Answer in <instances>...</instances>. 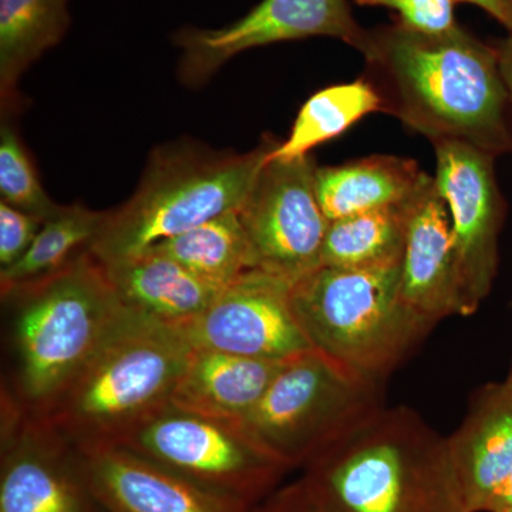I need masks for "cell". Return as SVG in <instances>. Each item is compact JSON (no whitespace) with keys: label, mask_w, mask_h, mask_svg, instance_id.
Segmentation results:
<instances>
[{"label":"cell","mask_w":512,"mask_h":512,"mask_svg":"<svg viewBox=\"0 0 512 512\" xmlns=\"http://www.w3.org/2000/svg\"><path fill=\"white\" fill-rule=\"evenodd\" d=\"M366 80L392 114L431 143L512 153V111L495 46L458 26L424 35L402 23L369 30Z\"/></svg>","instance_id":"1"},{"label":"cell","mask_w":512,"mask_h":512,"mask_svg":"<svg viewBox=\"0 0 512 512\" xmlns=\"http://www.w3.org/2000/svg\"><path fill=\"white\" fill-rule=\"evenodd\" d=\"M9 315V372L2 392L46 416L127 309L87 249L57 274L2 295Z\"/></svg>","instance_id":"2"},{"label":"cell","mask_w":512,"mask_h":512,"mask_svg":"<svg viewBox=\"0 0 512 512\" xmlns=\"http://www.w3.org/2000/svg\"><path fill=\"white\" fill-rule=\"evenodd\" d=\"M299 480L326 512H468L446 437L406 406L380 409Z\"/></svg>","instance_id":"3"},{"label":"cell","mask_w":512,"mask_h":512,"mask_svg":"<svg viewBox=\"0 0 512 512\" xmlns=\"http://www.w3.org/2000/svg\"><path fill=\"white\" fill-rule=\"evenodd\" d=\"M191 350L181 329L127 309L45 417L80 450L121 446L170 406Z\"/></svg>","instance_id":"4"},{"label":"cell","mask_w":512,"mask_h":512,"mask_svg":"<svg viewBox=\"0 0 512 512\" xmlns=\"http://www.w3.org/2000/svg\"><path fill=\"white\" fill-rule=\"evenodd\" d=\"M400 274L402 261L320 265L293 282V313L312 349L356 375L386 382L434 329L403 301Z\"/></svg>","instance_id":"5"},{"label":"cell","mask_w":512,"mask_h":512,"mask_svg":"<svg viewBox=\"0 0 512 512\" xmlns=\"http://www.w3.org/2000/svg\"><path fill=\"white\" fill-rule=\"evenodd\" d=\"M275 144L269 138L247 154L191 144L158 148L133 197L107 212L90 252L101 264H113L239 211Z\"/></svg>","instance_id":"6"},{"label":"cell","mask_w":512,"mask_h":512,"mask_svg":"<svg viewBox=\"0 0 512 512\" xmlns=\"http://www.w3.org/2000/svg\"><path fill=\"white\" fill-rule=\"evenodd\" d=\"M383 386L308 350L282 363L241 423L288 471L303 470L383 409Z\"/></svg>","instance_id":"7"},{"label":"cell","mask_w":512,"mask_h":512,"mask_svg":"<svg viewBox=\"0 0 512 512\" xmlns=\"http://www.w3.org/2000/svg\"><path fill=\"white\" fill-rule=\"evenodd\" d=\"M121 447L251 508L274 493L289 473L241 421L215 419L173 404L141 424Z\"/></svg>","instance_id":"8"},{"label":"cell","mask_w":512,"mask_h":512,"mask_svg":"<svg viewBox=\"0 0 512 512\" xmlns=\"http://www.w3.org/2000/svg\"><path fill=\"white\" fill-rule=\"evenodd\" d=\"M0 403V512H107L82 450L47 417Z\"/></svg>","instance_id":"9"},{"label":"cell","mask_w":512,"mask_h":512,"mask_svg":"<svg viewBox=\"0 0 512 512\" xmlns=\"http://www.w3.org/2000/svg\"><path fill=\"white\" fill-rule=\"evenodd\" d=\"M316 170L311 156L266 161L238 211L252 269L293 284L322 265L330 221L316 197Z\"/></svg>","instance_id":"10"},{"label":"cell","mask_w":512,"mask_h":512,"mask_svg":"<svg viewBox=\"0 0 512 512\" xmlns=\"http://www.w3.org/2000/svg\"><path fill=\"white\" fill-rule=\"evenodd\" d=\"M437 190L446 202L467 316L474 315L493 289L500 265V235L507 204L495 175V158L461 143L439 141Z\"/></svg>","instance_id":"11"},{"label":"cell","mask_w":512,"mask_h":512,"mask_svg":"<svg viewBox=\"0 0 512 512\" xmlns=\"http://www.w3.org/2000/svg\"><path fill=\"white\" fill-rule=\"evenodd\" d=\"M316 36L342 40L362 53L369 30L357 23L348 0H262L225 28L181 30L175 39L183 50L180 76L198 86L245 50Z\"/></svg>","instance_id":"12"},{"label":"cell","mask_w":512,"mask_h":512,"mask_svg":"<svg viewBox=\"0 0 512 512\" xmlns=\"http://www.w3.org/2000/svg\"><path fill=\"white\" fill-rule=\"evenodd\" d=\"M292 282L249 269L181 329L194 349L285 362L312 350L292 309Z\"/></svg>","instance_id":"13"},{"label":"cell","mask_w":512,"mask_h":512,"mask_svg":"<svg viewBox=\"0 0 512 512\" xmlns=\"http://www.w3.org/2000/svg\"><path fill=\"white\" fill-rule=\"evenodd\" d=\"M403 301L433 328L450 316H467L446 202L434 177L403 204Z\"/></svg>","instance_id":"14"},{"label":"cell","mask_w":512,"mask_h":512,"mask_svg":"<svg viewBox=\"0 0 512 512\" xmlns=\"http://www.w3.org/2000/svg\"><path fill=\"white\" fill-rule=\"evenodd\" d=\"M107 512H251L241 501L202 487L121 446L82 450Z\"/></svg>","instance_id":"15"},{"label":"cell","mask_w":512,"mask_h":512,"mask_svg":"<svg viewBox=\"0 0 512 512\" xmlns=\"http://www.w3.org/2000/svg\"><path fill=\"white\" fill-rule=\"evenodd\" d=\"M448 456L468 512H484L512 468V382L484 384L446 437Z\"/></svg>","instance_id":"16"},{"label":"cell","mask_w":512,"mask_h":512,"mask_svg":"<svg viewBox=\"0 0 512 512\" xmlns=\"http://www.w3.org/2000/svg\"><path fill=\"white\" fill-rule=\"evenodd\" d=\"M104 269L128 311L173 328H184L198 318L221 292L154 249Z\"/></svg>","instance_id":"17"},{"label":"cell","mask_w":512,"mask_h":512,"mask_svg":"<svg viewBox=\"0 0 512 512\" xmlns=\"http://www.w3.org/2000/svg\"><path fill=\"white\" fill-rule=\"evenodd\" d=\"M282 363L192 348L171 404L215 419L241 421L264 396Z\"/></svg>","instance_id":"18"},{"label":"cell","mask_w":512,"mask_h":512,"mask_svg":"<svg viewBox=\"0 0 512 512\" xmlns=\"http://www.w3.org/2000/svg\"><path fill=\"white\" fill-rule=\"evenodd\" d=\"M407 158L373 156L316 170V197L330 222L365 212L400 207L426 178Z\"/></svg>","instance_id":"19"},{"label":"cell","mask_w":512,"mask_h":512,"mask_svg":"<svg viewBox=\"0 0 512 512\" xmlns=\"http://www.w3.org/2000/svg\"><path fill=\"white\" fill-rule=\"evenodd\" d=\"M70 0H0V100L18 106L23 73L59 45L70 25Z\"/></svg>","instance_id":"20"},{"label":"cell","mask_w":512,"mask_h":512,"mask_svg":"<svg viewBox=\"0 0 512 512\" xmlns=\"http://www.w3.org/2000/svg\"><path fill=\"white\" fill-rule=\"evenodd\" d=\"M106 214L79 204L60 205L43 222L28 252L16 264L0 269V293L5 295L63 271L92 247Z\"/></svg>","instance_id":"21"},{"label":"cell","mask_w":512,"mask_h":512,"mask_svg":"<svg viewBox=\"0 0 512 512\" xmlns=\"http://www.w3.org/2000/svg\"><path fill=\"white\" fill-rule=\"evenodd\" d=\"M383 111L382 99L366 79L326 87L303 104L291 134L276 143L269 160L292 161L333 138L342 136L367 114Z\"/></svg>","instance_id":"22"},{"label":"cell","mask_w":512,"mask_h":512,"mask_svg":"<svg viewBox=\"0 0 512 512\" xmlns=\"http://www.w3.org/2000/svg\"><path fill=\"white\" fill-rule=\"evenodd\" d=\"M150 249L170 256L221 291L252 269L247 234L238 211L204 222Z\"/></svg>","instance_id":"23"},{"label":"cell","mask_w":512,"mask_h":512,"mask_svg":"<svg viewBox=\"0 0 512 512\" xmlns=\"http://www.w3.org/2000/svg\"><path fill=\"white\" fill-rule=\"evenodd\" d=\"M403 205L332 221L322 249V265L373 268L402 261Z\"/></svg>","instance_id":"24"},{"label":"cell","mask_w":512,"mask_h":512,"mask_svg":"<svg viewBox=\"0 0 512 512\" xmlns=\"http://www.w3.org/2000/svg\"><path fill=\"white\" fill-rule=\"evenodd\" d=\"M0 195L2 202L47 220L60 205L50 200L18 131L3 121L0 128Z\"/></svg>","instance_id":"25"},{"label":"cell","mask_w":512,"mask_h":512,"mask_svg":"<svg viewBox=\"0 0 512 512\" xmlns=\"http://www.w3.org/2000/svg\"><path fill=\"white\" fill-rule=\"evenodd\" d=\"M366 8H384L397 13V22L424 35H446L458 28L454 0H355Z\"/></svg>","instance_id":"26"},{"label":"cell","mask_w":512,"mask_h":512,"mask_svg":"<svg viewBox=\"0 0 512 512\" xmlns=\"http://www.w3.org/2000/svg\"><path fill=\"white\" fill-rule=\"evenodd\" d=\"M45 221L0 202V268H9L28 252Z\"/></svg>","instance_id":"27"},{"label":"cell","mask_w":512,"mask_h":512,"mask_svg":"<svg viewBox=\"0 0 512 512\" xmlns=\"http://www.w3.org/2000/svg\"><path fill=\"white\" fill-rule=\"evenodd\" d=\"M251 512H326L301 480L276 488Z\"/></svg>","instance_id":"28"},{"label":"cell","mask_w":512,"mask_h":512,"mask_svg":"<svg viewBox=\"0 0 512 512\" xmlns=\"http://www.w3.org/2000/svg\"><path fill=\"white\" fill-rule=\"evenodd\" d=\"M512 510V468L503 483L491 495L484 512H503Z\"/></svg>","instance_id":"29"},{"label":"cell","mask_w":512,"mask_h":512,"mask_svg":"<svg viewBox=\"0 0 512 512\" xmlns=\"http://www.w3.org/2000/svg\"><path fill=\"white\" fill-rule=\"evenodd\" d=\"M497 49L498 59H500L501 72H503L505 86H507L508 97H510L512 111V35H508L505 39L495 45Z\"/></svg>","instance_id":"30"},{"label":"cell","mask_w":512,"mask_h":512,"mask_svg":"<svg viewBox=\"0 0 512 512\" xmlns=\"http://www.w3.org/2000/svg\"><path fill=\"white\" fill-rule=\"evenodd\" d=\"M454 2L470 3V5L477 6V8L483 9L491 18H494L504 26L505 12L503 0H454Z\"/></svg>","instance_id":"31"},{"label":"cell","mask_w":512,"mask_h":512,"mask_svg":"<svg viewBox=\"0 0 512 512\" xmlns=\"http://www.w3.org/2000/svg\"><path fill=\"white\" fill-rule=\"evenodd\" d=\"M505 23L504 26L512 35V0H503Z\"/></svg>","instance_id":"32"},{"label":"cell","mask_w":512,"mask_h":512,"mask_svg":"<svg viewBox=\"0 0 512 512\" xmlns=\"http://www.w3.org/2000/svg\"><path fill=\"white\" fill-rule=\"evenodd\" d=\"M505 379L511 380V382H512V365L510 367V372H508V375H507V377H505Z\"/></svg>","instance_id":"33"},{"label":"cell","mask_w":512,"mask_h":512,"mask_svg":"<svg viewBox=\"0 0 512 512\" xmlns=\"http://www.w3.org/2000/svg\"><path fill=\"white\" fill-rule=\"evenodd\" d=\"M503 512H512V510H507V511H503Z\"/></svg>","instance_id":"34"}]
</instances>
